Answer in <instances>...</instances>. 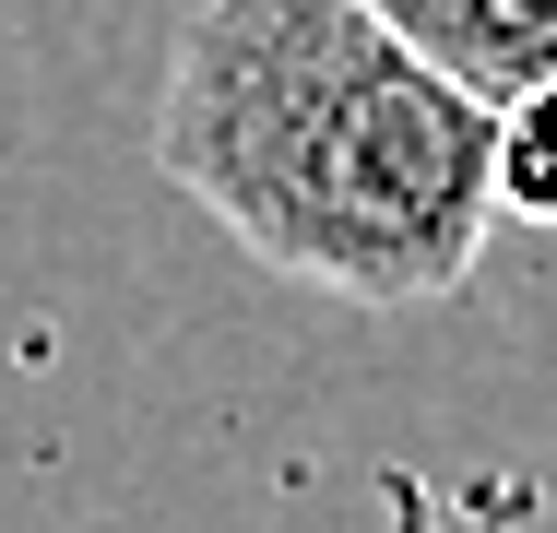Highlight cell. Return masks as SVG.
Instances as JSON below:
<instances>
[{
	"label": "cell",
	"mask_w": 557,
	"mask_h": 533,
	"mask_svg": "<svg viewBox=\"0 0 557 533\" xmlns=\"http://www.w3.org/2000/svg\"><path fill=\"white\" fill-rule=\"evenodd\" d=\"M154 166L261 273L344 309H428L498 237V107L368 0H202L154 96Z\"/></svg>",
	"instance_id": "1"
},
{
	"label": "cell",
	"mask_w": 557,
	"mask_h": 533,
	"mask_svg": "<svg viewBox=\"0 0 557 533\" xmlns=\"http://www.w3.org/2000/svg\"><path fill=\"white\" fill-rule=\"evenodd\" d=\"M416 60H440L474 107H522L557 84V0H368Z\"/></svg>",
	"instance_id": "2"
},
{
	"label": "cell",
	"mask_w": 557,
	"mask_h": 533,
	"mask_svg": "<svg viewBox=\"0 0 557 533\" xmlns=\"http://www.w3.org/2000/svg\"><path fill=\"white\" fill-rule=\"evenodd\" d=\"M498 213L557 225V84L522 107H498Z\"/></svg>",
	"instance_id": "3"
}]
</instances>
